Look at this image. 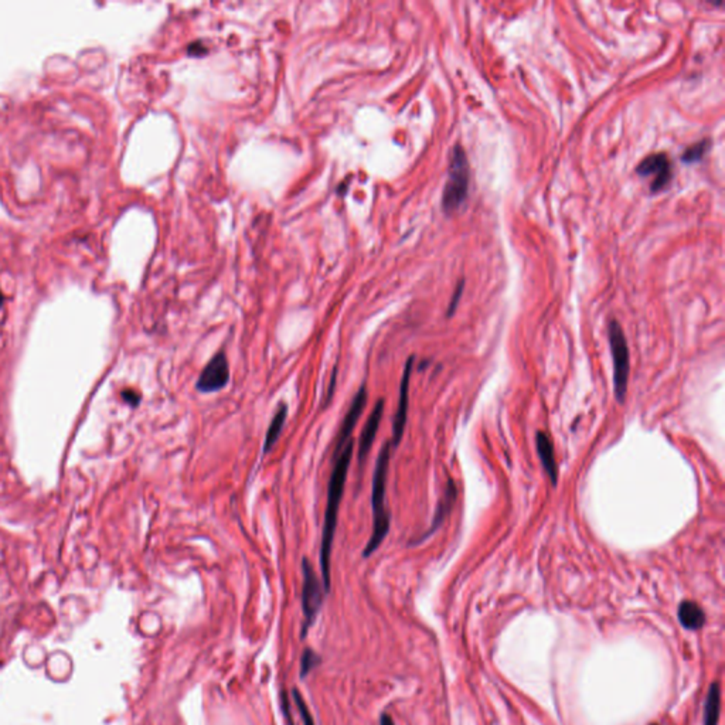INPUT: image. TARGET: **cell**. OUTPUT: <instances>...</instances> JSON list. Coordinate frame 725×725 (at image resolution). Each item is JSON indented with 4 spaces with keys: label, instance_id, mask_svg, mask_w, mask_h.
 I'll use <instances>...</instances> for the list:
<instances>
[{
    "label": "cell",
    "instance_id": "cell-19",
    "mask_svg": "<svg viewBox=\"0 0 725 725\" xmlns=\"http://www.w3.org/2000/svg\"><path fill=\"white\" fill-rule=\"evenodd\" d=\"M280 708H281V713L284 714L287 725H295V721H293V717H292V710H291L289 693L285 688H282L281 693H280Z\"/></svg>",
    "mask_w": 725,
    "mask_h": 725
},
{
    "label": "cell",
    "instance_id": "cell-15",
    "mask_svg": "<svg viewBox=\"0 0 725 725\" xmlns=\"http://www.w3.org/2000/svg\"><path fill=\"white\" fill-rule=\"evenodd\" d=\"M719 708H721V688L719 683L714 682L711 683L708 688V695L706 700V710H704V725H717L719 719Z\"/></svg>",
    "mask_w": 725,
    "mask_h": 725
},
{
    "label": "cell",
    "instance_id": "cell-24",
    "mask_svg": "<svg viewBox=\"0 0 725 725\" xmlns=\"http://www.w3.org/2000/svg\"><path fill=\"white\" fill-rule=\"evenodd\" d=\"M652 725H659V724H652Z\"/></svg>",
    "mask_w": 725,
    "mask_h": 725
},
{
    "label": "cell",
    "instance_id": "cell-11",
    "mask_svg": "<svg viewBox=\"0 0 725 725\" xmlns=\"http://www.w3.org/2000/svg\"><path fill=\"white\" fill-rule=\"evenodd\" d=\"M383 414H384V398H380L370 416L369 420L365 425V428H362L361 434H360V439H358V446H357V458H358V463L362 465L366 462L370 451H371V446L374 443V439L377 436V432H378V428H380V424H381V420H383Z\"/></svg>",
    "mask_w": 725,
    "mask_h": 725
},
{
    "label": "cell",
    "instance_id": "cell-2",
    "mask_svg": "<svg viewBox=\"0 0 725 725\" xmlns=\"http://www.w3.org/2000/svg\"><path fill=\"white\" fill-rule=\"evenodd\" d=\"M392 448H393L392 441L385 442L376 461L374 475H373V487H371L373 532H371L370 540L367 541L365 550H362V557H365V559H369L370 555H373L380 548L384 539L389 533V525H392V512H389L385 506V489H387L389 461H392Z\"/></svg>",
    "mask_w": 725,
    "mask_h": 725
},
{
    "label": "cell",
    "instance_id": "cell-10",
    "mask_svg": "<svg viewBox=\"0 0 725 725\" xmlns=\"http://www.w3.org/2000/svg\"><path fill=\"white\" fill-rule=\"evenodd\" d=\"M456 499H458V487H456V483L452 481V479H448V483H446V487H445V492L442 494V499L439 500V503L436 506V510H435V514H434V519H432V523L429 525V528L427 530V532L416 540H412L409 543V545H414V544H420L423 543L424 540H427L429 536H432L436 530L443 524V521L446 520V517H448L456 503Z\"/></svg>",
    "mask_w": 725,
    "mask_h": 725
},
{
    "label": "cell",
    "instance_id": "cell-3",
    "mask_svg": "<svg viewBox=\"0 0 725 725\" xmlns=\"http://www.w3.org/2000/svg\"><path fill=\"white\" fill-rule=\"evenodd\" d=\"M469 182L470 169L466 152L461 145H456L451 153L448 180H446L442 197V206L446 213H454L463 206L467 199Z\"/></svg>",
    "mask_w": 725,
    "mask_h": 725
},
{
    "label": "cell",
    "instance_id": "cell-13",
    "mask_svg": "<svg viewBox=\"0 0 725 725\" xmlns=\"http://www.w3.org/2000/svg\"><path fill=\"white\" fill-rule=\"evenodd\" d=\"M679 621L688 630H699L706 624V613L697 602L683 601L679 606Z\"/></svg>",
    "mask_w": 725,
    "mask_h": 725
},
{
    "label": "cell",
    "instance_id": "cell-16",
    "mask_svg": "<svg viewBox=\"0 0 725 725\" xmlns=\"http://www.w3.org/2000/svg\"><path fill=\"white\" fill-rule=\"evenodd\" d=\"M320 664H322V657L313 649L311 648L303 649L300 655V670H299L300 679L308 677Z\"/></svg>",
    "mask_w": 725,
    "mask_h": 725
},
{
    "label": "cell",
    "instance_id": "cell-22",
    "mask_svg": "<svg viewBox=\"0 0 725 725\" xmlns=\"http://www.w3.org/2000/svg\"><path fill=\"white\" fill-rule=\"evenodd\" d=\"M380 725H396L393 717L389 714H383L380 718Z\"/></svg>",
    "mask_w": 725,
    "mask_h": 725
},
{
    "label": "cell",
    "instance_id": "cell-17",
    "mask_svg": "<svg viewBox=\"0 0 725 725\" xmlns=\"http://www.w3.org/2000/svg\"><path fill=\"white\" fill-rule=\"evenodd\" d=\"M711 146V141L710 139H703V141H699L697 144L688 146L683 155H682V160L684 163H695V162H700L704 155L708 152Z\"/></svg>",
    "mask_w": 725,
    "mask_h": 725
},
{
    "label": "cell",
    "instance_id": "cell-7",
    "mask_svg": "<svg viewBox=\"0 0 725 725\" xmlns=\"http://www.w3.org/2000/svg\"><path fill=\"white\" fill-rule=\"evenodd\" d=\"M636 173L639 176H653L650 190L653 193L664 188L668 182L672 180V162L664 153H655L646 156L636 167Z\"/></svg>",
    "mask_w": 725,
    "mask_h": 725
},
{
    "label": "cell",
    "instance_id": "cell-8",
    "mask_svg": "<svg viewBox=\"0 0 725 725\" xmlns=\"http://www.w3.org/2000/svg\"><path fill=\"white\" fill-rule=\"evenodd\" d=\"M367 398H369V392H367V387H366V383H362L358 388L357 394L354 396L353 401L350 403V407L345 415V420L340 425V429L338 432V436H336V443H334V455H338L345 446L347 445V442L350 441V435L354 429V427L357 425V421L360 420V416L362 414V411H365V407L367 404ZM333 455V456H334Z\"/></svg>",
    "mask_w": 725,
    "mask_h": 725
},
{
    "label": "cell",
    "instance_id": "cell-4",
    "mask_svg": "<svg viewBox=\"0 0 725 725\" xmlns=\"http://www.w3.org/2000/svg\"><path fill=\"white\" fill-rule=\"evenodd\" d=\"M302 577L300 603L303 612V624L300 629V639H304L308 635V630L313 626L316 617L319 615L326 592L322 579L318 577L312 563L306 557H303L302 560Z\"/></svg>",
    "mask_w": 725,
    "mask_h": 725
},
{
    "label": "cell",
    "instance_id": "cell-5",
    "mask_svg": "<svg viewBox=\"0 0 725 725\" xmlns=\"http://www.w3.org/2000/svg\"><path fill=\"white\" fill-rule=\"evenodd\" d=\"M608 338L613 360V389H615V397L618 403L624 404L628 392L630 360L625 333L618 320L609 322Z\"/></svg>",
    "mask_w": 725,
    "mask_h": 725
},
{
    "label": "cell",
    "instance_id": "cell-14",
    "mask_svg": "<svg viewBox=\"0 0 725 725\" xmlns=\"http://www.w3.org/2000/svg\"><path fill=\"white\" fill-rule=\"evenodd\" d=\"M287 418H288V405L285 403H281L280 405H278V408H276V411L273 414L272 421H271V424L268 427V431L265 434L264 454H268L273 448V445L278 442V439H280Z\"/></svg>",
    "mask_w": 725,
    "mask_h": 725
},
{
    "label": "cell",
    "instance_id": "cell-20",
    "mask_svg": "<svg viewBox=\"0 0 725 725\" xmlns=\"http://www.w3.org/2000/svg\"><path fill=\"white\" fill-rule=\"evenodd\" d=\"M463 287H465V285H463V281H461V282H459V285H458V288H456V291H455V293H454V296H452V300H451V303H450V308H448V316H452V315L455 313V311H456V306H458V303H459V299H461V296H462V292H463Z\"/></svg>",
    "mask_w": 725,
    "mask_h": 725
},
{
    "label": "cell",
    "instance_id": "cell-1",
    "mask_svg": "<svg viewBox=\"0 0 725 725\" xmlns=\"http://www.w3.org/2000/svg\"><path fill=\"white\" fill-rule=\"evenodd\" d=\"M353 448H354L353 441H349L345 448L338 455L333 456L334 465L330 473L329 486H327V505H326V512H325L322 544H320V554H319L322 583H323L325 592H330V588H331V577H330L331 548H333L334 534H336L339 509H340V503H342L343 493H345L349 467L351 463Z\"/></svg>",
    "mask_w": 725,
    "mask_h": 725
},
{
    "label": "cell",
    "instance_id": "cell-12",
    "mask_svg": "<svg viewBox=\"0 0 725 725\" xmlns=\"http://www.w3.org/2000/svg\"><path fill=\"white\" fill-rule=\"evenodd\" d=\"M537 443V452L541 459V465L548 475L552 486L557 485L559 481V470H557V462H555V454H554V446L550 439V436L545 432H537L536 438Z\"/></svg>",
    "mask_w": 725,
    "mask_h": 725
},
{
    "label": "cell",
    "instance_id": "cell-9",
    "mask_svg": "<svg viewBox=\"0 0 725 725\" xmlns=\"http://www.w3.org/2000/svg\"><path fill=\"white\" fill-rule=\"evenodd\" d=\"M414 361H415L414 356H409L407 358L404 373H403L401 383H400L398 405H397V411H396V415H394V423H393V441H392L393 448H397V446L400 445V442L403 439V435H404V431H405L407 414H408V397H409V380H411V374H412V370H414Z\"/></svg>",
    "mask_w": 725,
    "mask_h": 725
},
{
    "label": "cell",
    "instance_id": "cell-23",
    "mask_svg": "<svg viewBox=\"0 0 725 725\" xmlns=\"http://www.w3.org/2000/svg\"><path fill=\"white\" fill-rule=\"evenodd\" d=\"M3 304V295H2V291H0V308H2Z\"/></svg>",
    "mask_w": 725,
    "mask_h": 725
},
{
    "label": "cell",
    "instance_id": "cell-21",
    "mask_svg": "<svg viewBox=\"0 0 725 725\" xmlns=\"http://www.w3.org/2000/svg\"><path fill=\"white\" fill-rule=\"evenodd\" d=\"M122 397L132 407H136L139 401H141V394H137L136 392H133V389H125V392L122 393Z\"/></svg>",
    "mask_w": 725,
    "mask_h": 725
},
{
    "label": "cell",
    "instance_id": "cell-6",
    "mask_svg": "<svg viewBox=\"0 0 725 725\" xmlns=\"http://www.w3.org/2000/svg\"><path fill=\"white\" fill-rule=\"evenodd\" d=\"M230 377L231 373L229 358L226 356V351L220 350L211 357L206 367L202 370L196 383V389L203 394L221 392V389L226 388L230 383Z\"/></svg>",
    "mask_w": 725,
    "mask_h": 725
},
{
    "label": "cell",
    "instance_id": "cell-18",
    "mask_svg": "<svg viewBox=\"0 0 725 725\" xmlns=\"http://www.w3.org/2000/svg\"><path fill=\"white\" fill-rule=\"evenodd\" d=\"M292 697H293V702L299 710V714H300V718L303 721V725H315V719L311 714V710L308 707V704H306V702L303 700V697L300 694V691L298 688H293L292 690Z\"/></svg>",
    "mask_w": 725,
    "mask_h": 725
}]
</instances>
